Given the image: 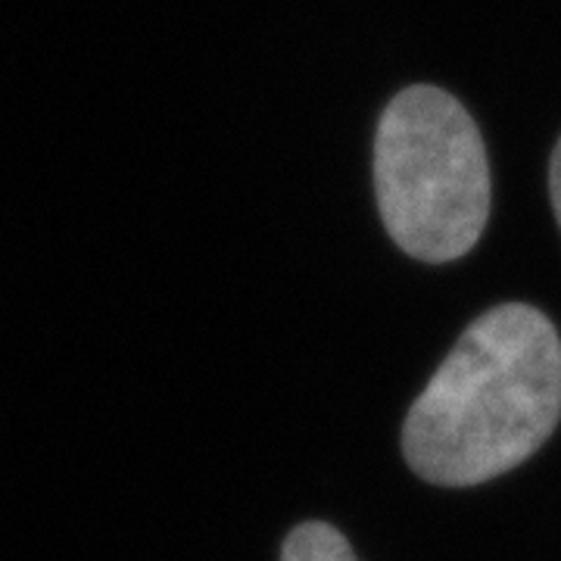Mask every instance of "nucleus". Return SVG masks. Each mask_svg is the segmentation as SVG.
Returning a JSON list of instances; mask_svg holds the SVG:
<instances>
[{
	"label": "nucleus",
	"mask_w": 561,
	"mask_h": 561,
	"mask_svg": "<svg viewBox=\"0 0 561 561\" xmlns=\"http://www.w3.org/2000/svg\"><path fill=\"white\" fill-rule=\"evenodd\" d=\"M561 419V341L527 302L483 312L421 390L402 453L421 481L474 486L527 461Z\"/></svg>",
	"instance_id": "nucleus-1"
},
{
	"label": "nucleus",
	"mask_w": 561,
	"mask_h": 561,
	"mask_svg": "<svg viewBox=\"0 0 561 561\" xmlns=\"http://www.w3.org/2000/svg\"><path fill=\"white\" fill-rule=\"evenodd\" d=\"M375 191L390 238L415 260L453 262L481 241L490 165L453 94L415 84L390 101L375 138Z\"/></svg>",
	"instance_id": "nucleus-2"
},
{
	"label": "nucleus",
	"mask_w": 561,
	"mask_h": 561,
	"mask_svg": "<svg viewBox=\"0 0 561 561\" xmlns=\"http://www.w3.org/2000/svg\"><path fill=\"white\" fill-rule=\"evenodd\" d=\"M284 561H356L350 542L331 524H300L284 542Z\"/></svg>",
	"instance_id": "nucleus-3"
},
{
	"label": "nucleus",
	"mask_w": 561,
	"mask_h": 561,
	"mask_svg": "<svg viewBox=\"0 0 561 561\" xmlns=\"http://www.w3.org/2000/svg\"><path fill=\"white\" fill-rule=\"evenodd\" d=\"M549 194H552V206H556V216L561 225V140L552 153V165H549Z\"/></svg>",
	"instance_id": "nucleus-4"
}]
</instances>
